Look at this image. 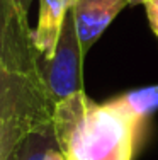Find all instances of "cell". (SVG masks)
Here are the masks:
<instances>
[{
    "label": "cell",
    "instance_id": "9c48e42d",
    "mask_svg": "<svg viewBox=\"0 0 158 160\" xmlns=\"http://www.w3.org/2000/svg\"><path fill=\"white\" fill-rule=\"evenodd\" d=\"M12 2L16 3V5L24 14H27V16H29V9H31V5H32V2H34V0H12Z\"/></svg>",
    "mask_w": 158,
    "mask_h": 160
},
{
    "label": "cell",
    "instance_id": "ba28073f",
    "mask_svg": "<svg viewBox=\"0 0 158 160\" xmlns=\"http://www.w3.org/2000/svg\"><path fill=\"white\" fill-rule=\"evenodd\" d=\"M145 9H146V17H148L150 28H151L153 34L158 39V0H148L145 3Z\"/></svg>",
    "mask_w": 158,
    "mask_h": 160
},
{
    "label": "cell",
    "instance_id": "6da1fadb",
    "mask_svg": "<svg viewBox=\"0 0 158 160\" xmlns=\"http://www.w3.org/2000/svg\"><path fill=\"white\" fill-rule=\"evenodd\" d=\"M0 160H19L29 136L53 131L56 101L27 14L12 0H0Z\"/></svg>",
    "mask_w": 158,
    "mask_h": 160
},
{
    "label": "cell",
    "instance_id": "8992f818",
    "mask_svg": "<svg viewBox=\"0 0 158 160\" xmlns=\"http://www.w3.org/2000/svg\"><path fill=\"white\" fill-rule=\"evenodd\" d=\"M107 102L117 108L119 111L126 112L141 128H145V124L148 123V118L158 109V85L127 90V92L109 99Z\"/></svg>",
    "mask_w": 158,
    "mask_h": 160
},
{
    "label": "cell",
    "instance_id": "52a82bcc",
    "mask_svg": "<svg viewBox=\"0 0 158 160\" xmlns=\"http://www.w3.org/2000/svg\"><path fill=\"white\" fill-rule=\"evenodd\" d=\"M19 160H66L58 148L53 131L34 133L22 145Z\"/></svg>",
    "mask_w": 158,
    "mask_h": 160
},
{
    "label": "cell",
    "instance_id": "7a4b0ae2",
    "mask_svg": "<svg viewBox=\"0 0 158 160\" xmlns=\"http://www.w3.org/2000/svg\"><path fill=\"white\" fill-rule=\"evenodd\" d=\"M141 133L131 116L85 90L56 102L53 135L66 160H133Z\"/></svg>",
    "mask_w": 158,
    "mask_h": 160
},
{
    "label": "cell",
    "instance_id": "3957f363",
    "mask_svg": "<svg viewBox=\"0 0 158 160\" xmlns=\"http://www.w3.org/2000/svg\"><path fill=\"white\" fill-rule=\"evenodd\" d=\"M84 58L85 56L80 48L77 26H75V14L71 7L63 24L55 55L50 60L41 58L44 78L56 102L63 101L75 92L85 90L84 73H82Z\"/></svg>",
    "mask_w": 158,
    "mask_h": 160
},
{
    "label": "cell",
    "instance_id": "30bf717a",
    "mask_svg": "<svg viewBox=\"0 0 158 160\" xmlns=\"http://www.w3.org/2000/svg\"><path fill=\"white\" fill-rule=\"evenodd\" d=\"M146 2H148V0H127V3H129V5H140V3L145 5Z\"/></svg>",
    "mask_w": 158,
    "mask_h": 160
},
{
    "label": "cell",
    "instance_id": "277c9868",
    "mask_svg": "<svg viewBox=\"0 0 158 160\" xmlns=\"http://www.w3.org/2000/svg\"><path fill=\"white\" fill-rule=\"evenodd\" d=\"M126 5L127 0H75V26L84 56Z\"/></svg>",
    "mask_w": 158,
    "mask_h": 160
},
{
    "label": "cell",
    "instance_id": "5b68a950",
    "mask_svg": "<svg viewBox=\"0 0 158 160\" xmlns=\"http://www.w3.org/2000/svg\"><path fill=\"white\" fill-rule=\"evenodd\" d=\"M73 5L75 0H39L34 36L36 46L43 60H50L55 55L65 19Z\"/></svg>",
    "mask_w": 158,
    "mask_h": 160
}]
</instances>
